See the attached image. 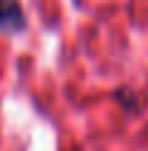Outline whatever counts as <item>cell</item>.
<instances>
[{
  "label": "cell",
  "instance_id": "6da1fadb",
  "mask_svg": "<svg viewBox=\"0 0 148 151\" xmlns=\"http://www.w3.org/2000/svg\"><path fill=\"white\" fill-rule=\"evenodd\" d=\"M25 25L22 10L17 0H0V27L5 30H20Z\"/></svg>",
  "mask_w": 148,
  "mask_h": 151
}]
</instances>
